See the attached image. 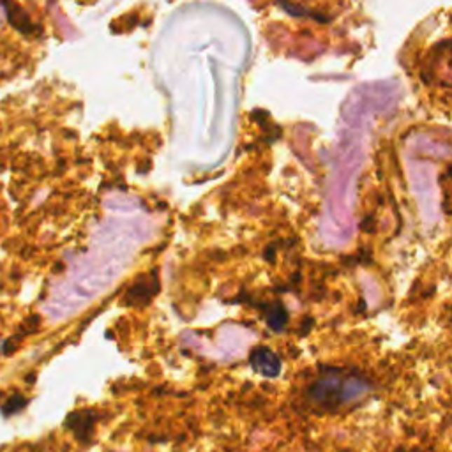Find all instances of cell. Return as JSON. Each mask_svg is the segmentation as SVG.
<instances>
[{
	"instance_id": "6da1fadb",
	"label": "cell",
	"mask_w": 452,
	"mask_h": 452,
	"mask_svg": "<svg viewBox=\"0 0 452 452\" xmlns=\"http://www.w3.org/2000/svg\"><path fill=\"white\" fill-rule=\"evenodd\" d=\"M366 389L368 385L353 375H346L343 371H327L313 383L309 394L316 404H322L325 409H336L339 404L348 403L360 394H364Z\"/></svg>"
},
{
	"instance_id": "7a4b0ae2",
	"label": "cell",
	"mask_w": 452,
	"mask_h": 452,
	"mask_svg": "<svg viewBox=\"0 0 452 452\" xmlns=\"http://www.w3.org/2000/svg\"><path fill=\"white\" fill-rule=\"evenodd\" d=\"M251 364H253L254 371L263 376H276L281 369V362L276 357V353L270 352L268 348H263V346L253 350Z\"/></svg>"
},
{
	"instance_id": "3957f363",
	"label": "cell",
	"mask_w": 452,
	"mask_h": 452,
	"mask_svg": "<svg viewBox=\"0 0 452 452\" xmlns=\"http://www.w3.org/2000/svg\"><path fill=\"white\" fill-rule=\"evenodd\" d=\"M25 399H23L22 396H13L11 399H8V403L4 404V409H2V413H4V416H13V413H16V412H20V410L23 409V406H25Z\"/></svg>"
}]
</instances>
